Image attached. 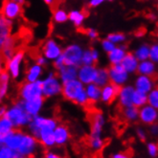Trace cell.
<instances>
[{
    "mask_svg": "<svg viewBox=\"0 0 158 158\" xmlns=\"http://www.w3.org/2000/svg\"><path fill=\"white\" fill-rule=\"evenodd\" d=\"M61 95L66 101L81 106H87L90 104L85 91V85L79 79L63 83Z\"/></svg>",
    "mask_w": 158,
    "mask_h": 158,
    "instance_id": "obj_1",
    "label": "cell"
},
{
    "mask_svg": "<svg viewBox=\"0 0 158 158\" xmlns=\"http://www.w3.org/2000/svg\"><path fill=\"white\" fill-rule=\"evenodd\" d=\"M42 81V90L43 97L45 99H51L58 97L62 94L63 83L59 78L57 71L55 69H50L44 75Z\"/></svg>",
    "mask_w": 158,
    "mask_h": 158,
    "instance_id": "obj_2",
    "label": "cell"
},
{
    "mask_svg": "<svg viewBox=\"0 0 158 158\" xmlns=\"http://www.w3.org/2000/svg\"><path fill=\"white\" fill-rule=\"evenodd\" d=\"M4 116L8 117L12 121L15 128H20L24 126L29 125L34 118L24 109L22 101L20 99L14 102L12 106L8 107L7 112Z\"/></svg>",
    "mask_w": 158,
    "mask_h": 158,
    "instance_id": "obj_3",
    "label": "cell"
},
{
    "mask_svg": "<svg viewBox=\"0 0 158 158\" xmlns=\"http://www.w3.org/2000/svg\"><path fill=\"white\" fill-rule=\"evenodd\" d=\"M18 99L24 101H30L34 99H38L43 97L42 90V81L40 80L38 81H25L22 82L20 86L18 87Z\"/></svg>",
    "mask_w": 158,
    "mask_h": 158,
    "instance_id": "obj_4",
    "label": "cell"
},
{
    "mask_svg": "<svg viewBox=\"0 0 158 158\" xmlns=\"http://www.w3.org/2000/svg\"><path fill=\"white\" fill-rule=\"evenodd\" d=\"M83 52H85V48L78 42H72L66 45L63 48L62 52L65 64H67V65H74L77 67L82 65L81 59Z\"/></svg>",
    "mask_w": 158,
    "mask_h": 158,
    "instance_id": "obj_5",
    "label": "cell"
},
{
    "mask_svg": "<svg viewBox=\"0 0 158 158\" xmlns=\"http://www.w3.org/2000/svg\"><path fill=\"white\" fill-rule=\"evenodd\" d=\"M109 79L110 82L115 85L118 87H122L131 81V74L127 73L123 67L122 64H116V65H109L108 67Z\"/></svg>",
    "mask_w": 158,
    "mask_h": 158,
    "instance_id": "obj_6",
    "label": "cell"
},
{
    "mask_svg": "<svg viewBox=\"0 0 158 158\" xmlns=\"http://www.w3.org/2000/svg\"><path fill=\"white\" fill-rule=\"evenodd\" d=\"M25 59V52L16 51L14 57L6 62V70L10 73L13 80H18L22 73V65Z\"/></svg>",
    "mask_w": 158,
    "mask_h": 158,
    "instance_id": "obj_7",
    "label": "cell"
},
{
    "mask_svg": "<svg viewBox=\"0 0 158 158\" xmlns=\"http://www.w3.org/2000/svg\"><path fill=\"white\" fill-rule=\"evenodd\" d=\"M62 52H63L62 46L54 38H48L43 42V45L41 47V54L45 56L51 62H53L60 56H61Z\"/></svg>",
    "mask_w": 158,
    "mask_h": 158,
    "instance_id": "obj_8",
    "label": "cell"
},
{
    "mask_svg": "<svg viewBox=\"0 0 158 158\" xmlns=\"http://www.w3.org/2000/svg\"><path fill=\"white\" fill-rule=\"evenodd\" d=\"M22 15V6L13 0H3L1 6V15L11 20H15Z\"/></svg>",
    "mask_w": 158,
    "mask_h": 158,
    "instance_id": "obj_9",
    "label": "cell"
},
{
    "mask_svg": "<svg viewBox=\"0 0 158 158\" xmlns=\"http://www.w3.org/2000/svg\"><path fill=\"white\" fill-rule=\"evenodd\" d=\"M90 136L93 138H100L102 128L105 124V117L101 111H93L89 113Z\"/></svg>",
    "mask_w": 158,
    "mask_h": 158,
    "instance_id": "obj_10",
    "label": "cell"
},
{
    "mask_svg": "<svg viewBox=\"0 0 158 158\" xmlns=\"http://www.w3.org/2000/svg\"><path fill=\"white\" fill-rule=\"evenodd\" d=\"M135 90L136 89H135L134 85H131V83H127V85L120 87L119 94L117 97L118 106H120V108L133 106L132 98H133V94H134Z\"/></svg>",
    "mask_w": 158,
    "mask_h": 158,
    "instance_id": "obj_11",
    "label": "cell"
},
{
    "mask_svg": "<svg viewBox=\"0 0 158 158\" xmlns=\"http://www.w3.org/2000/svg\"><path fill=\"white\" fill-rule=\"evenodd\" d=\"M99 67L95 64L93 65H81L78 71V79L83 83L85 85H87L89 83L95 82L97 75H98Z\"/></svg>",
    "mask_w": 158,
    "mask_h": 158,
    "instance_id": "obj_12",
    "label": "cell"
},
{
    "mask_svg": "<svg viewBox=\"0 0 158 158\" xmlns=\"http://www.w3.org/2000/svg\"><path fill=\"white\" fill-rule=\"evenodd\" d=\"M136 90L142 91L144 93L148 94L154 87H156V80L154 77H150V76H145V75H139L133 80V83Z\"/></svg>",
    "mask_w": 158,
    "mask_h": 158,
    "instance_id": "obj_13",
    "label": "cell"
},
{
    "mask_svg": "<svg viewBox=\"0 0 158 158\" xmlns=\"http://www.w3.org/2000/svg\"><path fill=\"white\" fill-rule=\"evenodd\" d=\"M139 120L145 125L152 126L158 121V109L147 104L140 108Z\"/></svg>",
    "mask_w": 158,
    "mask_h": 158,
    "instance_id": "obj_14",
    "label": "cell"
},
{
    "mask_svg": "<svg viewBox=\"0 0 158 158\" xmlns=\"http://www.w3.org/2000/svg\"><path fill=\"white\" fill-rule=\"evenodd\" d=\"M42 76H44V67L34 61L27 66L24 74V81L30 82L38 81L41 80Z\"/></svg>",
    "mask_w": 158,
    "mask_h": 158,
    "instance_id": "obj_15",
    "label": "cell"
},
{
    "mask_svg": "<svg viewBox=\"0 0 158 158\" xmlns=\"http://www.w3.org/2000/svg\"><path fill=\"white\" fill-rule=\"evenodd\" d=\"M127 53H128V47L126 43L117 45L114 50L107 54V60L110 65L121 64Z\"/></svg>",
    "mask_w": 158,
    "mask_h": 158,
    "instance_id": "obj_16",
    "label": "cell"
},
{
    "mask_svg": "<svg viewBox=\"0 0 158 158\" xmlns=\"http://www.w3.org/2000/svg\"><path fill=\"white\" fill-rule=\"evenodd\" d=\"M120 87L116 86L113 83H107L106 85L102 87V97L101 102L106 105H111L117 99Z\"/></svg>",
    "mask_w": 158,
    "mask_h": 158,
    "instance_id": "obj_17",
    "label": "cell"
},
{
    "mask_svg": "<svg viewBox=\"0 0 158 158\" xmlns=\"http://www.w3.org/2000/svg\"><path fill=\"white\" fill-rule=\"evenodd\" d=\"M22 101V105L24 109L29 113L31 116L35 117L36 115H39V113L41 111L44 103H45V98L44 97H40L38 99H34V100H30V101Z\"/></svg>",
    "mask_w": 158,
    "mask_h": 158,
    "instance_id": "obj_18",
    "label": "cell"
},
{
    "mask_svg": "<svg viewBox=\"0 0 158 158\" xmlns=\"http://www.w3.org/2000/svg\"><path fill=\"white\" fill-rule=\"evenodd\" d=\"M0 48H1L3 60L6 62L10 60L15 54V40L14 36L10 35L4 40V42L0 43Z\"/></svg>",
    "mask_w": 158,
    "mask_h": 158,
    "instance_id": "obj_19",
    "label": "cell"
},
{
    "mask_svg": "<svg viewBox=\"0 0 158 158\" xmlns=\"http://www.w3.org/2000/svg\"><path fill=\"white\" fill-rule=\"evenodd\" d=\"M78 71H79V67L65 64L64 66L57 70V74L60 81H62V83H65L70 81L78 79Z\"/></svg>",
    "mask_w": 158,
    "mask_h": 158,
    "instance_id": "obj_20",
    "label": "cell"
},
{
    "mask_svg": "<svg viewBox=\"0 0 158 158\" xmlns=\"http://www.w3.org/2000/svg\"><path fill=\"white\" fill-rule=\"evenodd\" d=\"M35 146H36L35 139L30 135L24 134L21 145H20L19 148H18V152H19L22 155H27L28 158H32L35 156L34 151L35 148Z\"/></svg>",
    "mask_w": 158,
    "mask_h": 158,
    "instance_id": "obj_21",
    "label": "cell"
},
{
    "mask_svg": "<svg viewBox=\"0 0 158 158\" xmlns=\"http://www.w3.org/2000/svg\"><path fill=\"white\" fill-rule=\"evenodd\" d=\"M157 72L158 64H156L151 59L139 62V66L137 70V74H139V75H145L155 78V76L157 75Z\"/></svg>",
    "mask_w": 158,
    "mask_h": 158,
    "instance_id": "obj_22",
    "label": "cell"
},
{
    "mask_svg": "<svg viewBox=\"0 0 158 158\" xmlns=\"http://www.w3.org/2000/svg\"><path fill=\"white\" fill-rule=\"evenodd\" d=\"M33 125H35V127H38L40 131H43V129H49V131H55L56 127H57V120L54 118H46V117H42L40 115H36L33 118L32 122Z\"/></svg>",
    "mask_w": 158,
    "mask_h": 158,
    "instance_id": "obj_23",
    "label": "cell"
},
{
    "mask_svg": "<svg viewBox=\"0 0 158 158\" xmlns=\"http://www.w3.org/2000/svg\"><path fill=\"white\" fill-rule=\"evenodd\" d=\"M139 62L140 61L135 57L133 52H128L121 64H122L127 73H129L131 75H134V74H137Z\"/></svg>",
    "mask_w": 158,
    "mask_h": 158,
    "instance_id": "obj_24",
    "label": "cell"
},
{
    "mask_svg": "<svg viewBox=\"0 0 158 158\" xmlns=\"http://www.w3.org/2000/svg\"><path fill=\"white\" fill-rule=\"evenodd\" d=\"M85 91L91 105H95L101 101L102 97V87L97 85L96 83H89L85 85Z\"/></svg>",
    "mask_w": 158,
    "mask_h": 158,
    "instance_id": "obj_25",
    "label": "cell"
},
{
    "mask_svg": "<svg viewBox=\"0 0 158 158\" xmlns=\"http://www.w3.org/2000/svg\"><path fill=\"white\" fill-rule=\"evenodd\" d=\"M151 51L152 45L147 42H142L133 50V54L139 61H143L151 59Z\"/></svg>",
    "mask_w": 158,
    "mask_h": 158,
    "instance_id": "obj_26",
    "label": "cell"
},
{
    "mask_svg": "<svg viewBox=\"0 0 158 158\" xmlns=\"http://www.w3.org/2000/svg\"><path fill=\"white\" fill-rule=\"evenodd\" d=\"M13 24L14 20L8 19L3 15L0 16V43L4 42V40L11 35Z\"/></svg>",
    "mask_w": 158,
    "mask_h": 158,
    "instance_id": "obj_27",
    "label": "cell"
},
{
    "mask_svg": "<svg viewBox=\"0 0 158 158\" xmlns=\"http://www.w3.org/2000/svg\"><path fill=\"white\" fill-rule=\"evenodd\" d=\"M139 112H140V108L135 106L121 108V116L127 122H136L139 120Z\"/></svg>",
    "mask_w": 158,
    "mask_h": 158,
    "instance_id": "obj_28",
    "label": "cell"
},
{
    "mask_svg": "<svg viewBox=\"0 0 158 158\" xmlns=\"http://www.w3.org/2000/svg\"><path fill=\"white\" fill-rule=\"evenodd\" d=\"M85 14L81 10L74 9L69 12V21L77 28H80L83 25L85 20Z\"/></svg>",
    "mask_w": 158,
    "mask_h": 158,
    "instance_id": "obj_29",
    "label": "cell"
},
{
    "mask_svg": "<svg viewBox=\"0 0 158 158\" xmlns=\"http://www.w3.org/2000/svg\"><path fill=\"white\" fill-rule=\"evenodd\" d=\"M54 133H55V138H56V144H58V145L64 144L69 137L68 128L64 125L58 126L54 131Z\"/></svg>",
    "mask_w": 158,
    "mask_h": 158,
    "instance_id": "obj_30",
    "label": "cell"
},
{
    "mask_svg": "<svg viewBox=\"0 0 158 158\" xmlns=\"http://www.w3.org/2000/svg\"><path fill=\"white\" fill-rule=\"evenodd\" d=\"M52 18L56 24H65L69 21V12H66L62 8H58L54 11Z\"/></svg>",
    "mask_w": 158,
    "mask_h": 158,
    "instance_id": "obj_31",
    "label": "cell"
},
{
    "mask_svg": "<svg viewBox=\"0 0 158 158\" xmlns=\"http://www.w3.org/2000/svg\"><path fill=\"white\" fill-rule=\"evenodd\" d=\"M110 82V79H109V73H108V68L106 67H99L98 70V75L96 78V81L94 83H96L97 85H99L100 87H104L105 85H106L107 83Z\"/></svg>",
    "mask_w": 158,
    "mask_h": 158,
    "instance_id": "obj_32",
    "label": "cell"
},
{
    "mask_svg": "<svg viewBox=\"0 0 158 158\" xmlns=\"http://www.w3.org/2000/svg\"><path fill=\"white\" fill-rule=\"evenodd\" d=\"M40 139L41 141V144L45 147H51L56 143L54 131H49V129H43V131H41Z\"/></svg>",
    "mask_w": 158,
    "mask_h": 158,
    "instance_id": "obj_33",
    "label": "cell"
},
{
    "mask_svg": "<svg viewBox=\"0 0 158 158\" xmlns=\"http://www.w3.org/2000/svg\"><path fill=\"white\" fill-rule=\"evenodd\" d=\"M132 104H133V106H135L139 108H141L142 106H146L148 104V94L142 91L135 90L134 94H133V98H132Z\"/></svg>",
    "mask_w": 158,
    "mask_h": 158,
    "instance_id": "obj_34",
    "label": "cell"
},
{
    "mask_svg": "<svg viewBox=\"0 0 158 158\" xmlns=\"http://www.w3.org/2000/svg\"><path fill=\"white\" fill-rule=\"evenodd\" d=\"M106 39H108L110 41H112L115 45H121L126 43L127 40V36L122 33V32H113V33H109L106 36Z\"/></svg>",
    "mask_w": 158,
    "mask_h": 158,
    "instance_id": "obj_35",
    "label": "cell"
},
{
    "mask_svg": "<svg viewBox=\"0 0 158 158\" xmlns=\"http://www.w3.org/2000/svg\"><path fill=\"white\" fill-rule=\"evenodd\" d=\"M15 128V126L12 121L6 116H3L0 119V135L10 132Z\"/></svg>",
    "mask_w": 158,
    "mask_h": 158,
    "instance_id": "obj_36",
    "label": "cell"
},
{
    "mask_svg": "<svg viewBox=\"0 0 158 158\" xmlns=\"http://www.w3.org/2000/svg\"><path fill=\"white\" fill-rule=\"evenodd\" d=\"M148 104L158 109V86L154 87L148 94Z\"/></svg>",
    "mask_w": 158,
    "mask_h": 158,
    "instance_id": "obj_37",
    "label": "cell"
},
{
    "mask_svg": "<svg viewBox=\"0 0 158 158\" xmlns=\"http://www.w3.org/2000/svg\"><path fill=\"white\" fill-rule=\"evenodd\" d=\"M100 46H101L102 51H103L104 53H106L107 55L108 53H110L112 50H114L117 45H115L112 41H110L108 39L105 38L104 40H101Z\"/></svg>",
    "mask_w": 158,
    "mask_h": 158,
    "instance_id": "obj_38",
    "label": "cell"
},
{
    "mask_svg": "<svg viewBox=\"0 0 158 158\" xmlns=\"http://www.w3.org/2000/svg\"><path fill=\"white\" fill-rule=\"evenodd\" d=\"M81 62L83 65H93V64H96L94 60H93V57H92L91 48L85 49V52H83V55H82Z\"/></svg>",
    "mask_w": 158,
    "mask_h": 158,
    "instance_id": "obj_39",
    "label": "cell"
},
{
    "mask_svg": "<svg viewBox=\"0 0 158 158\" xmlns=\"http://www.w3.org/2000/svg\"><path fill=\"white\" fill-rule=\"evenodd\" d=\"M85 35L87 36V39L89 40H92V41H95V40H98L99 39V32L95 29V28H88L85 31Z\"/></svg>",
    "mask_w": 158,
    "mask_h": 158,
    "instance_id": "obj_40",
    "label": "cell"
},
{
    "mask_svg": "<svg viewBox=\"0 0 158 158\" xmlns=\"http://www.w3.org/2000/svg\"><path fill=\"white\" fill-rule=\"evenodd\" d=\"M10 87V81H0V98L3 100L9 92Z\"/></svg>",
    "mask_w": 158,
    "mask_h": 158,
    "instance_id": "obj_41",
    "label": "cell"
},
{
    "mask_svg": "<svg viewBox=\"0 0 158 158\" xmlns=\"http://www.w3.org/2000/svg\"><path fill=\"white\" fill-rule=\"evenodd\" d=\"M13 156H14V150H12V148H10L7 146L1 148L0 158H13Z\"/></svg>",
    "mask_w": 158,
    "mask_h": 158,
    "instance_id": "obj_42",
    "label": "cell"
},
{
    "mask_svg": "<svg viewBox=\"0 0 158 158\" xmlns=\"http://www.w3.org/2000/svg\"><path fill=\"white\" fill-rule=\"evenodd\" d=\"M151 60L158 64V42H154L152 44L151 51Z\"/></svg>",
    "mask_w": 158,
    "mask_h": 158,
    "instance_id": "obj_43",
    "label": "cell"
},
{
    "mask_svg": "<svg viewBox=\"0 0 158 158\" xmlns=\"http://www.w3.org/2000/svg\"><path fill=\"white\" fill-rule=\"evenodd\" d=\"M35 61L40 64V65L43 66V67H47L49 65V63L51 62L47 58L45 57V56H43L42 54L41 55H39V56H36V58L35 59Z\"/></svg>",
    "mask_w": 158,
    "mask_h": 158,
    "instance_id": "obj_44",
    "label": "cell"
},
{
    "mask_svg": "<svg viewBox=\"0 0 158 158\" xmlns=\"http://www.w3.org/2000/svg\"><path fill=\"white\" fill-rule=\"evenodd\" d=\"M52 64H53V67H54V69H55L56 71L59 70L60 68H61L62 66L65 65V60H64L63 56H62V55L60 56V57H59L57 60H55L52 62Z\"/></svg>",
    "mask_w": 158,
    "mask_h": 158,
    "instance_id": "obj_45",
    "label": "cell"
},
{
    "mask_svg": "<svg viewBox=\"0 0 158 158\" xmlns=\"http://www.w3.org/2000/svg\"><path fill=\"white\" fill-rule=\"evenodd\" d=\"M148 152H150V154L153 157H156L157 156V153H158V147L156 144L154 143H151L148 144Z\"/></svg>",
    "mask_w": 158,
    "mask_h": 158,
    "instance_id": "obj_46",
    "label": "cell"
},
{
    "mask_svg": "<svg viewBox=\"0 0 158 158\" xmlns=\"http://www.w3.org/2000/svg\"><path fill=\"white\" fill-rule=\"evenodd\" d=\"M106 0H89L88 1V6L90 8H97L101 6L104 2H106Z\"/></svg>",
    "mask_w": 158,
    "mask_h": 158,
    "instance_id": "obj_47",
    "label": "cell"
},
{
    "mask_svg": "<svg viewBox=\"0 0 158 158\" xmlns=\"http://www.w3.org/2000/svg\"><path fill=\"white\" fill-rule=\"evenodd\" d=\"M91 53H92V57H93V60H94V61H95V63H97L98 61H99V60H100V58H101V53H100V51L97 49V48H91Z\"/></svg>",
    "mask_w": 158,
    "mask_h": 158,
    "instance_id": "obj_48",
    "label": "cell"
},
{
    "mask_svg": "<svg viewBox=\"0 0 158 158\" xmlns=\"http://www.w3.org/2000/svg\"><path fill=\"white\" fill-rule=\"evenodd\" d=\"M137 134H138L139 138L141 139V141L145 142V140H146V134H145V132H144V131H143L142 128H138L137 129Z\"/></svg>",
    "mask_w": 158,
    "mask_h": 158,
    "instance_id": "obj_49",
    "label": "cell"
},
{
    "mask_svg": "<svg viewBox=\"0 0 158 158\" xmlns=\"http://www.w3.org/2000/svg\"><path fill=\"white\" fill-rule=\"evenodd\" d=\"M151 131L153 135H158V124L157 123L151 126Z\"/></svg>",
    "mask_w": 158,
    "mask_h": 158,
    "instance_id": "obj_50",
    "label": "cell"
},
{
    "mask_svg": "<svg viewBox=\"0 0 158 158\" xmlns=\"http://www.w3.org/2000/svg\"><path fill=\"white\" fill-rule=\"evenodd\" d=\"M112 158H131V156L127 154V152H125L122 153H118V154L113 155Z\"/></svg>",
    "mask_w": 158,
    "mask_h": 158,
    "instance_id": "obj_51",
    "label": "cell"
},
{
    "mask_svg": "<svg viewBox=\"0 0 158 158\" xmlns=\"http://www.w3.org/2000/svg\"><path fill=\"white\" fill-rule=\"evenodd\" d=\"M45 158H61V157L57 155V154H54L52 152H46L45 153Z\"/></svg>",
    "mask_w": 158,
    "mask_h": 158,
    "instance_id": "obj_52",
    "label": "cell"
},
{
    "mask_svg": "<svg viewBox=\"0 0 158 158\" xmlns=\"http://www.w3.org/2000/svg\"><path fill=\"white\" fill-rule=\"evenodd\" d=\"M148 18H150L152 21H156L158 19V15L154 13H151L150 15H148Z\"/></svg>",
    "mask_w": 158,
    "mask_h": 158,
    "instance_id": "obj_53",
    "label": "cell"
},
{
    "mask_svg": "<svg viewBox=\"0 0 158 158\" xmlns=\"http://www.w3.org/2000/svg\"><path fill=\"white\" fill-rule=\"evenodd\" d=\"M7 109H8V107L6 106H1V108H0V115H1V117H3L5 115V113L7 112Z\"/></svg>",
    "mask_w": 158,
    "mask_h": 158,
    "instance_id": "obj_54",
    "label": "cell"
},
{
    "mask_svg": "<svg viewBox=\"0 0 158 158\" xmlns=\"http://www.w3.org/2000/svg\"><path fill=\"white\" fill-rule=\"evenodd\" d=\"M56 0H43V2L46 4V5H48V6H53L54 3H55Z\"/></svg>",
    "mask_w": 158,
    "mask_h": 158,
    "instance_id": "obj_55",
    "label": "cell"
},
{
    "mask_svg": "<svg viewBox=\"0 0 158 158\" xmlns=\"http://www.w3.org/2000/svg\"><path fill=\"white\" fill-rule=\"evenodd\" d=\"M13 1L16 2L17 4H19V5H21V6L25 5V3H26V0H13Z\"/></svg>",
    "mask_w": 158,
    "mask_h": 158,
    "instance_id": "obj_56",
    "label": "cell"
},
{
    "mask_svg": "<svg viewBox=\"0 0 158 158\" xmlns=\"http://www.w3.org/2000/svg\"><path fill=\"white\" fill-rule=\"evenodd\" d=\"M107 2H113V1H115V0H106Z\"/></svg>",
    "mask_w": 158,
    "mask_h": 158,
    "instance_id": "obj_57",
    "label": "cell"
},
{
    "mask_svg": "<svg viewBox=\"0 0 158 158\" xmlns=\"http://www.w3.org/2000/svg\"><path fill=\"white\" fill-rule=\"evenodd\" d=\"M20 158H21V157H20Z\"/></svg>",
    "mask_w": 158,
    "mask_h": 158,
    "instance_id": "obj_58",
    "label": "cell"
}]
</instances>
